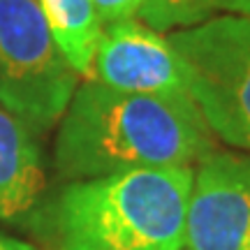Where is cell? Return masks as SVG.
<instances>
[{"label":"cell","mask_w":250,"mask_h":250,"mask_svg":"<svg viewBox=\"0 0 250 250\" xmlns=\"http://www.w3.org/2000/svg\"><path fill=\"white\" fill-rule=\"evenodd\" d=\"M54 165L67 181L192 167L215 137L190 95H142L81 79L56 125Z\"/></svg>","instance_id":"1"},{"label":"cell","mask_w":250,"mask_h":250,"mask_svg":"<svg viewBox=\"0 0 250 250\" xmlns=\"http://www.w3.org/2000/svg\"><path fill=\"white\" fill-rule=\"evenodd\" d=\"M192 179L160 167L72 181L56 202L58 250H183Z\"/></svg>","instance_id":"2"},{"label":"cell","mask_w":250,"mask_h":250,"mask_svg":"<svg viewBox=\"0 0 250 250\" xmlns=\"http://www.w3.org/2000/svg\"><path fill=\"white\" fill-rule=\"evenodd\" d=\"M167 37L213 137L250 153V17L223 12Z\"/></svg>","instance_id":"3"},{"label":"cell","mask_w":250,"mask_h":250,"mask_svg":"<svg viewBox=\"0 0 250 250\" xmlns=\"http://www.w3.org/2000/svg\"><path fill=\"white\" fill-rule=\"evenodd\" d=\"M79 81L40 0H0V107L35 132H49Z\"/></svg>","instance_id":"4"},{"label":"cell","mask_w":250,"mask_h":250,"mask_svg":"<svg viewBox=\"0 0 250 250\" xmlns=\"http://www.w3.org/2000/svg\"><path fill=\"white\" fill-rule=\"evenodd\" d=\"M183 250H250V153H208L197 162Z\"/></svg>","instance_id":"5"},{"label":"cell","mask_w":250,"mask_h":250,"mask_svg":"<svg viewBox=\"0 0 250 250\" xmlns=\"http://www.w3.org/2000/svg\"><path fill=\"white\" fill-rule=\"evenodd\" d=\"M88 79L142 95H188L186 72L169 37L139 19L104 26Z\"/></svg>","instance_id":"6"},{"label":"cell","mask_w":250,"mask_h":250,"mask_svg":"<svg viewBox=\"0 0 250 250\" xmlns=\"http://www.w3.org/2000/svg\"><path fill=\"white\" fill-rule=\"evenodd\" d=\"M44 158L37 132L0 107V220L26 215L44 192Z\"/></svg>","instance_id":"7"},{"label":"cell","mask_w":250,"mask_h":250,"mask_svg":"<svg viewBox=\"0 0 250 250\" xmlns=\"http://www.w3.org/2000/svg\"><path fill=\"white\" fill-rule=\"evenodd\" d=\"M40 5L65 58L79 79H88L102 33L93 0H40Z\"/></svg>","instance_id":"8"},{"label":"cell","mask_w":250,"mask_h":250,"mask_svg":"<svg viewBox=\"0 0 250 250\" xmlns=\"http://www.w3.org/2000/svg\"><path fill=\"white\" fill-rule=\"evenodd\" d=\"M223 12L225 0H144L139 21L158 33H174Z\"/></svg>","instance_id":"9"},{"label":"cell","mask_w":250,"mask_h":250,"mask_svg":"<svg viewBox=\"0 0 250 250\" xmlns=\"http://www.w3.org/2000/svg\"><path fill=\"white\" fill-rule=\"evenodd\" d=\"M144 0H93L95 14L100 19V26H111L127 19H139Z\"/></svg>","instance_id":"10"},{"label":"cell","mask_w":250,"mask_h":250,"mask_svg":"<svg viewBox=\"0 0 250 250\" xmlns=\"http://www.w3.org/2000/svg\"><path fill=\"white\" fill-rule=\"evenodd\" d=\"M0 250H37V248L26 241H21V239H14V236H7V234L0 232Z\"/></svg>","instance_id":"11"},{"label":"cell","mask_w":250,"mask_h":250,"mask_svg":"<svg viewBox=\"0 0 250 250\" xmlns=\"http://www.w3.org/2000/svg\"><path fill=\"white\" fill-rule=\"evenodd\" d=\"M225 12L250 17V0H225Z\"/></svg>","instance_id":"12"}]
</instances>
